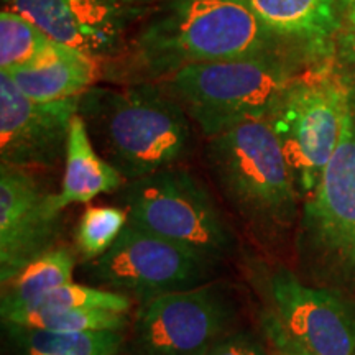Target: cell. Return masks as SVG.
Returning a JSON list of instances; mask_svg holds the SVG:
<instances>
[{"mask_svg":"<svg viewBox=\"0 0 355 355\" xmlns=\"http://www.w3.org/2000/svg\"><path fill=\"white\" fill-rule=\"evenodd\" d=\"M290 50L311 63L332 60L343 32L344 0H243Z\"/></svg>","mask_w":355,"mask_h":355,"instance_id":"14","label":"cell"},{"mask_svg":"<svg viewBox=\"0 0 355 355\" xmlns=\"http://www.w3.org/2000/svg\"><path fill=\"white\" fill-rule=\"evenodd\" d=\"M311 64L293 53L194 64L157 81L180 102L206 139L250 121H265L296 74Z\"/></svg>","mask_w":355,"mask_h":355,"instance_id":"3","label":"cell"},{"mask_svg":"<svg viewBox=\"0 0 355 355\" xmlns=\"http://www.w3.org/2000/svg\"><path fill=\"white\" fill-rule=\"evenodd\" d=\"M61 212L55 193L38 183L30 170L0 165V283L20 273L55 247Z\"/></svg>","mask_w":355,"mask_h":355,"instance_id":"12","label":"cell"},{"mask_svg":"<svg viewBox=\"0 0 355 355\" xmlns=\"http://www.w3.org/2000/svg\"><path fill=\"white\" fill-rule=\"evenodd\" d=\"M239 303L227 283L207 282L140 304L133 355H206L237 321Z\"/></svg>","mask_w":355,"mask_h":355,"instance_id":"8","label":"cell"},{"mask_svg":"<svg viewBox=\"0 0 355 355\" xmlns=\"http://www.w3.org/2000/svg\"><path fill=\"white\" fill-rule=\"evenodd\" d=\"M206 162L222 196L257 234L290 227L300 189L268 122L250 121L207 139Z\"/></svg>","mask_w":355,"mask_h":355,"instance_id":"4","label":"cell"},{"mask_svg":"<svg viewBox=\"0 0 355 355\" xmlns=\"http://www.w3.org/2000/svg\"><path fill=\"white\" fill-rule=\"evenodd\" d=\"M337 60L355 63V0H344L343 32L337 42Z\"/></svg>","mask_w":355,"mask_h":355,"instance_id":"25","label":"cell"},{"mask_svg":"<svg viewBox=\"0 0 355 355\" xmlns=\"http://www.w3.org/2000/svg\"><path fill=\"white\" fill-rule=\"evenodd\" d=\"M152 12L122 55L114 58L115 81L157 83L194 64L263 53L298 55L243 0H165Z\"/></svg>","mask_w":355,"mask_h":355,"instance_id":"1","label":"cell"},{"mask_svg":"<svg viewBox=\"0 0 355 355\" xmlns=\"http://www.w3.org/2000/svg\"><path fill=\"white\" fill-rule=\"evenodd\" d=\"M87 265L94 285L140 303L209 282L211 261L127 222L112 247Z\"/></svg>","mask_w":355,"mask_h":355,"instance_id":"9","label":"cell"},{"mask_svg":"<svg viewBox=\"0 0 355 355\" xmlns=\"http://www.w3.org/2000/svg\"><path fill=\"white\" fill-rule=\"evenodd\" d=\"M133 304V300L121 293L104 290V288L79 285V283H66L46 295L42 296L25 309L12 314L3 319V324L12 322L13 319L37 313H55V311L68 309H105L115 313H128Z\"/></svg>","mask_w":355,"mask_h":355,"instance_id":"20","label":"cell"},{"mask_svg":"<svg viewBox=\"0 0 355 355\" xmlns=\"http://www.w3.org/2000/svg\"><path fill=\"white\" fill-rule=\"evenodd\" d=\"M79 96L55 102L26 97L6 73H0V162L33 170L55 166L64 158L69 125Z\"/></svg>","mask_w":355,"mask_h":355,"instance_id":"13","label":"cell"},{"mask_svg":"<svg viewBox=\"0 0 355 355\" xmlns=\"http://www.w3.org/2000/svg\"><path fill=\"white\" fill-rule=\"evenodd\" d=\"M332 60L311 64L293 78L268 117L295 176L300 194L309 196L337 145L350 105V84Z\"/></svg>","mask_w":355,"mask_h":355,"instance_id":"5","label":"cell"},{"mask_svg":"<svg viewBox=\"0 0 355 355\" xmlns=\"http://www.w3.org/2000/svg\"><path fill=\"white\" fill-rule=\"evenodd\" d=\"M300 254L318 277L355 285V105L345 112L343 133L316 189L306 199Z\"/></svg>","mask_w":355,"mask_h":355,"instance_id":"7","label":"cell"},{"mask_svg":"<svg viewBox=\"0 0 355 355\" xmlns=\"http://www.w3.org/2000/svg\"><path fill=\"white\" fill-rule=\"evenodd\" d=\"M128 313H115L105 309H68L55 313H37L13 319L3 326L30 327L60 332H97L127 329Z\"/></svg>","mask_w":355,"mask_h":355,"instance_id":"22","label":"cell"},{"mask_svg":"<svg viewBox=\"0 0 355 355\" xmlns=\"http://www.w3.org/2000/svg\"><path fill=\"white\" fill-rule=\"evenodd\" d=\"M261 288L288 334L311 355H355V303L331 288L304 285L286 268L261 275Z\"/></svg>","mask_w":355,"mask_h":355,"instance_id":"10","label":"cell"},{"mask_svg":"<svg viewBox=\"0 0 355 355\" xmlns=\"http://www.w3.org/2000/svg\"><path fill=\"white\" fill-rule=\"evenodd\" d=\"M339 63L343 64L345 74H347V79L350 84V97H352V102L355 105V63H345V61H340V60Z\"/></svg>","mask_w":355,"mask_h":355,"instance_id":"27","label":"cell"},{"mask_svg":"<svg viewBox=\"0 0 355 355\" xmlns=\"http://www.w3.org/2000/svg\"><path fill=\"white\" fill-rule=\"evenodd\" d=\"M6 74L32 101L55 102L81 96L94 86L101 60L56 42L40 60Z\"/></svg>","mask_w":355,"mask_h":355,"instance_id":"15","label":"cell"},{"mask_svg":"<svg viewBox=\"0 0 355 355\" xmlns=\"http://www.w3.org/2000/svg\"><path fill=\"white\" fill-rule=\"evenodd\" d=\"M206 355H273V352L252 332L241 331L229 332Z\"/></svg>","mask_w":355,"mask_h":355,"instance_id":"24","label":"cell"},{"mask_svg":"<svg viewBox=\"0 0 355 355\" xmlns=\"http://www.w3.org/2000/svg\"><path fill=\"white\" fill-rule=\"evenodd\" d=\"M15 345V355H121L122 331L60 332L6 326Z\"/></svg>","mask_w":355,"mask_h":355,"instance_id":"18","label":"cell"},{"mask_svg":"<svg viewBox=\"0 0 355 355\" xmlns=\"http://www.w3.org/2000/svg\"><path fill=\"white\" fill-rule=\"evenodd\" d=\"M260 327L273 355H311L288 334L282 322L278 321V318L270 309L261 313Z\"/></svg>","mask_w":355,"mask_h":355,"instance_id":"23","label":"cell"},{"mask_svg":"<svg viewBox=\"0 0 355 355\" xmlns=\"http://www.w3.org/2000/svg\"><path fill=\"white\" fill-rule=\"evenodd\" d=\"M125 183V178L96 152L81 115H74L66 144L63 183L60 193H55V209L63 212L71 204H86L101 194L122 189Z\"/></svg>","mask_w":355,"mask_h":355,"instance_id":"16","label":"cell"},{"mask_svg":"<svg viewBox=\"0 0 355 355\" xmlns=\"http://www.w3.org/2000/svg\"><path fill=\"white\" fill-rule=\"evenodd\" d=\"M128 214L122 207L92 206L83 212L74 235V248L83 263L101 259L125 229Z\"/></svg>","mask_w":355,"mask_h":355,"instance_id":"21","label":"cell"},{"mask_svg":"<svg viewBox=\"0 0 355 355\" xmlns=\"http://www.w3.org/2000/svg\"><path fill=\"white\" fill-rule=\"evenodd\" d=\"M76 255L66 245H55L46 254L35 259L2 285L0 316L3 319L25 309L42 296L73 282Z\"/></svg>","mask_w":355,"mask_h":355,"instance_id":"17","label":"cell"},{"mask_svg":"<svg viewBox=\"0 0 355 355\" xmlns=\"http://www.w3.org/2000/svg\"><path fill=\"white\" fill-rule=\"evenodd\" d=\"M56 42L10 8L0 12V71H8L37 61L51 50Z\"/></svg>","mask_w":355,"mask_h":355,"instance_id":"19","label":"cell"},{"mask_svg":"<svg viewBox=\"0 0 355 355\" xmlns=\"http://www.w3.org/2000/svg\"><path fill=\"white\" fill-rule=\"evenodd\" d=\"M115 2L123 3V6L135 7V8H144V10H153L155 7L159 6L165 0H115Z\"/></svg>","mask_w":355,"mask_h":355,"instance_id":"26","label":"cell"},{"mask_svg":"<svg viewBox=\"0 0 355 355\" xmlns=\"http://www.w3.org/2000/svg\"><path fill=\"white\" fill-rule=\"evenodd\" d=\"M78 114L125 181L178 166L193 146L194 123L158 83L92 86L79 96Z\"/></svg>","mask_w":355,"mask_h":355,"instance_id":"2","label":"cell"},{"mask_svg":"<svg viewBox=\"0 0 355 355\" xmlns=\"http://www.w3.org/2000/svg\"><path fill=\"white\" fill-rule=\"evenodd\" d=\"M2 6L26 17L55 42L101 61L122 55L130 25L152 12L115 0H2Z\"/></svg>","mask_w":355,"mask_h":355,"instance_id":"11","label":"cell"},{"mask_svg":"<svg viewBox=\"0 0 355 355\" xmlns=\"http://www.w3.org/2000/svg\"><path fill=\"white\" fill-rule=\"evenodd\" d=\"M121 201L130 224L188 248L212 265L234 252V232L211 193L183 168L127 181Z\"/></svg>","mask_w":355,"mask_h":355,"instance_id":"6","label":"cell"}]
</instances>
